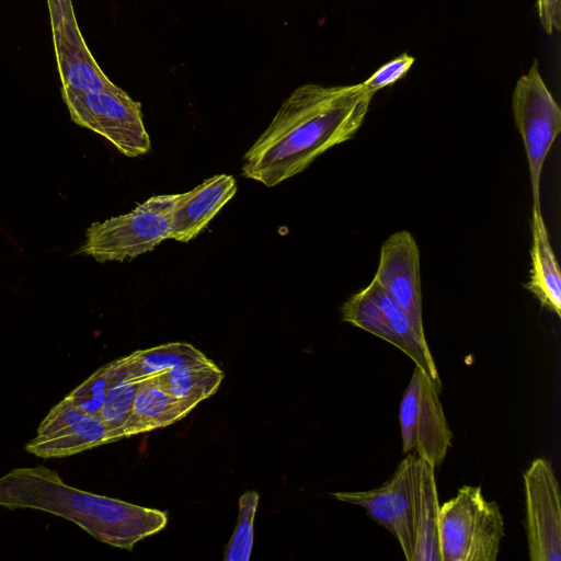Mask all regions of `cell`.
Wrapping results in <instances>:
<instances>
[{"label":"cell","instance_id":"cell-15","mask_svg":"<svg viewBox=\"0 0 561 561\" xmlns=\"http://www.w3.org/2000/svg\"><path fill=\"white\" fill-rule=\"evenodd\" d=\"M196 405L173 398L157 376L142 378L137 388L131 412L123 430V436L167 427L185 417Z\"/></svg>","mask_w":561,"mask_h":561},{"label":"cell","instance_id":"cell-23","mask_svg":"<svg viewBox=\"0 0 561 561\" xmlns=\"http://www.w3.org/2000/svg\"><path fill=\"white\" fill-rule=\"evenodd\" d=\"M413 64L414 58L403 53L382 65L367 80L362 82V85L367 92L375 94L378 90L403 78Z\"/></svg>","mask_w":561,"mask_h":561},{"label":"cell","instance_id":"cell-17","mask_svg":"<svg viewBox=\"0 0 561 561\" xmlns=\"http://www.w3.org/2000/svg\"><path fill=\"white\" fill-rule=\"evenodd\" d=\"M156 376L173 398L197 405L218 390L225 375L214 362L202 355Z\"/></svg>","mask_w":561,"mask_h":561},{"label":"cell","instance_id":"cell-12","mask_svg":"<svg viewBox=\"0 0 561 561\" xmlns=\"http://www.w3.org/2000/svg\"><path fill=\"white\" fill-rule=\"evenodd\" d=\"M53 42L62 89L77 92L115 90L90 53L71 0H47Z\"/></svg>","mask_w":561,"mask_h":561},{"label":"cell","instance_id":"cell-21","mask_svg":"<svg viewBox=\"0 0 561 561\" xmlns=\"http://www.w3.org/2000/svg\"><path fill=\"white\" fill-rule=\"evenodd\" d=\"M260 495L248 491L239 499V514L236 528L225 550V561H248L253 546L254 517Z\"/></svg>","mask_w":561,"mask_h":561},{"label":"cell","instance_id":"cell-7","mask_svg":"<svg viewBox=\"0 0 561 561\" xmlns=\"http://www.w3.org/2000/svg\"><path fill=\"white\" fill-rule=\"evenodd\" d=\"M512 108L527 154L533 209L540 210V176L546 157L561 130V110L534 60L514 89Z\"/></svg>","mask_w":561,"mask_h":561},{"label":"cell","instance_id":"cell-5","mask_svg":"<svg viewBox=\"0 0 561 561\" xmlns=\"http://www.w3.org/2000/svg\"><path fill=\"white\" fill-rule=\"evenodd\" d=\"M71 119L106 138L130 158L150 150L141 105L119 87L115 90L77 92L61 88Z\"/></svg>","mask_w":561,"mask_h":561},{"label":"cell","instance_id":"cell-22","mask_svg":"<svg viewBox=\"0 0 561 561\" xmlns=\"http://www.w3.org/2000/svg\"><path fill=\"white\" fill-rule=\"evenodd\" d=\"M114 370L115 364L113 360L96 369L65 398L70 400L79 409L99 415L106 390L114 377Z\"/></svg>","mask_w":561,"mask_h":561},{"label":"cell","instance_id":"cell-20","mask_svg":"<svg viewBox=\"0 0 561 561\" xmlns=\"http://www.w3.org/2000/svg\"><path fill=\"white\" fill-rule=\"evenodd\" d=\"M114 364V377L106 390L99 415L107 426L113 440L116 442L124 438L123 430L131 412L134 398L141 379L123 376L116 359Z\"/></svg>","mask_w":561,"mask_h":561},{"label":"cell","instance_id":"cell-11","mask_svg":"<svg viewBox=\"0 0 561 561\" xmlns=\"http://www.w3.org/2000/svg\"><path fill=\"white\" fill-rule=\"evenodd\" d=\"M100 417L79 409L64 398L53 407L37 427L25 450L38 458H62L113 443Z\"/></svg>","mask_w":561,"mask_h":561},{"label":"cell","instance_id":"cell-3","mask_svg":"<svg viewBox=\"0 0 561 561\" xmlns=\"http://www.w3.org/2000/svg\"><path fill=\"white\" fill-rule=\"evenodd\" d=\"M503 536L500 507L484 499L480 486L463 485L439 506L442 561H495Z\"/></svg>","mask_w":561,"mask_h":561},{"label":"cell","instance_id":"cell-18","mask_svg":"<svg viewBox=\"0 0 561 561\" xmlns=\"http://www.w3.org/2000/svg\"><path fill=\"white\" fill-rule=\"evenodd\" d=\"M438 513L435 468L422 460L420 497L415 519V549L412 561H442Z\"/></svg>","mask_w":561,"mask_h":561},{"label":"cell","instance_id":"cell-14","mask_svg":"<svg viewBox=\"0 0 561 561\" xmlns=\"http://www.w3.org/2000/svg\"><path fill=\"white\" fill-rule=\"evenodd\" d=\"M236 192L237 183L232 175L217 174L180 194L172 211L169 239L184 243L194 239Z\"/></svg>","mask_w":561,"mask_h":561},{"label":"cell","instance_id":"cell-8","mask_svg":"<svg viewBox=\"0 0 561 561\" xmlns=\"http://www.w3.org/2000/svg\"><path fill=\"white\" fill-rule=\"evenodd\" d=\"M342 320L391 343L405 353L442 390L437 367L427 346L407 314L373 278L364 289L347 299L341 309Z\"/></svg>","mask_w":561,"mask_h":561},{"label":"cell","instance_id":"cell-13","mask_svg":"<svg viewBox=\"0 0 561 561\" xmlns=\"http://www.w3.org/2000/svg\"><path fill=\"white\" fill-rule=\"evenodd\" d=\"M374 278L425 339L422 318L420 251L412 234L398 231L383 242Z\"/></svg>","mask_w":561,"mask_h":561},{"label":"cell","instance_id":"cell-1","mask_svg":"<svg viewBox=\"0 0 561 561\" xmlns=\"http://www.w3.org/2000/svg\"><path fill=\"white\" fill-rule=\"evenodd\" d=\"M373 95L362 83L296 88L243 156L242 175L273 187L302 172L327 150L353 138Z\"/></svg>","mask_w":561,"mask_h":561},{"label":"cell","instance_id":"cell-4","mask_svg":"<svg viewBox=\"0 0 561 561\" xmlns=\"http://www.w3.org/2000/svg\"><path fill=\"white\" fill-rule=\"evenodd\" d=\"M180 194L156 195L130 213L93 222L80 252L98 262L125 261L153 250L169 239L172 211Z\"/></svg>","mask_w":561,"mask_h":561},{"label":"cell","instance_id":"cell-6","mask_svg":"<svg viewBox=\"0 0 561 561\" xmlns=\"http://www.w3.org/2000/svg\"><path fill=\"white\" fill-rule=\"evenodd\" d=\"M421 466L422 460L412 451L399 462L390 479L379 488L332 493L339 501L365 508L376 523L397 538L408 561L413 560L415 549Z\"/></svg>","mask_w":561,"mask_h":561},{"label":"cell","instance_id":"cell-16","mask_svg":"<svg viewBox=\"0 0 561 561\" xmlns=\"http://www.w3.org/2000/svg\"><path fill=\"white\" fill-rule=\"evenodd\" d=\"M531 268L527 288L540 304L561 316V274L540 210L533 209Z\"/></svg>","mask_w":561,"mask_h":561},{"label":"cell","instance_id":"cell-2","mask_svg":"<svg viewBox=\"0 0 561 561\" xmlns=\"http://www.w3.org/2000/svg\"><path fill=\"white\" fill-rule=\"evenodd\" d=\"M0 506L60 516L99 541L129 551L168 524L165 512L73 488L43 465L15 468L0 477Z\"/></svg>","mask_w":561,"mask_h":561},{"label":"cell","instance_id":"cell-10","mask_svg":"<svg viewBox=\"0 0 561 561\" xmlns=\"http://www.w3.org/2000/svg\"><path fill=\"white\" fill-rule=\"evenodd\" d=\"M528 553L531 561L561 560V496L552 465L536 458L524 473Z\"/></svg>","mask_w":561,"mask_h":561},{"label":"cell","instance_id":"cell-19","mask_svg":"<svg viewBox=\"0 0 561 561\" xmlns=\"http://www.w3.org/2000/svg\"><path fill=\"white\" fill-rule=\"evenodd\" d=\"M204 355L192 344L172 342L146 350H138L117 360L123 376L142 379L163 373L178 364Z\"/></svg>","mask_w":561,"mask_h":561},{"label":"cell","instance_id":"cell-24","mask_svg":"<svg viewBox=\"0 0 561 561\" xmlns=\"http://www.w3.org/2000/svg\"><path fill=\"white\" fill-rule=\"evenodd\" d=\"M537 10L541 26L552 35L561 28V0H537Z\"/></svg>","mask_w":561,"mask_h":561},{"label":"cell","instance_id":"cell-9","mask_svg":"<svg viewBox=\"0 0 561 561\" xmlns=\"http://www.w3.org/2000/svg\"><path fill=\"white\" fill-rule=\"evenodd\" d=\"M438 393L415 365L399 409L402 451L415 453L434 468L443 462L453 438Z\"/></svg>","mask_w":561,"mask_h":561}]
</instances>
